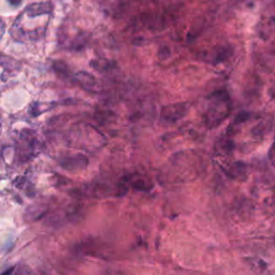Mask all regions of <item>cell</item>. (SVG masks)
<instances>
[{
  "label": "cell",
  "instance_id": "3957f363",
  "mask_svg": "<svg viewBox=\"0 0 275 275\" xmlns=\"http://www.w3.org/2000/svg\"><path fill=\"white\" fill-rule=\"evenodd\" d=\"M191 105L188 102H177L164 106L160 111V121L163 124L172 125L184 119L190 112Z\"/></svg>",
  "mask_w": 275,
  "mask_h": 275
},
{
  "label": "cell",
  "instance_id": "7a4b0ae2",
  "mask_svg": "<svg viewBox=\"0 0 275 275\" xmlns=\"http://www.w3.org/2000/svg\"><path fill=\"white\" fill-rule=\"evenodd\" d=\"M231 100L228 94L224 90H219L209 97L206 112L203 114V120L208 128H216L221 125L231 112Z\"/></svg>",
  "mask_w": 275,
  "mask_h": 275
},
{
  "label": "cell",
  "instance_id": "8992f818",
  "mask_svg": "<svg viewBox=\"0 0 275 275\" xmlns=\"http://www.w3.org/2000/svg\"><path fill=\"white\" fill-rule=\"evenodd\" d=\"M77 81L80 82V84L85 89H88L91 91H95L97 89V81L90 74L81 72L77 75Z\"/></svg>",
  "mask_w": 275,
  "mask_h": 275
},
{
  "label": "cell",
  "instance_id": "ba28073f",
  "mask_svg": "<svg viewBox=\"0 0 275 275\" xmlns=\"http://www.w3.org/2000/svg\"><path fill=\"white\" fill-rule=\"evenodd\" d=\"M218 146H219V152L225 155H230L233 152L234 143L231 139L227 137L218 141Z\"/></svg>",
  "mask_w": 275,
  "mask_h": 275
},
{
  "label": "cell",
  "instance_id": "30bf717a",
  "mask_svg": "<svg viewBox=\"0 0 275 275\" xmlns=\"http://www.w3.org/2000/svg\"><path fill=\"white\" fill-rule=\"evenodd\" d=\"M6 23L5 21L0 18V41H2V39L4 38L5 34H6Z\"/></svg>",
  "mask_w": 275,
  "mask_h": 275
},
{
  "label": "cell",
  "instance_id": "7c38bea8",
  "mask_svg": "<svg viewBox=\"0 0 275 275\" xmlns=\"http://www.w3.org/2000/svg\"><path fill=\"white\" fill-rule=\"evenodd\" d=\"M9 2L12 4V5H19L22 0H9Z\"/></svg>",
  "mask_w": 275,
  "mask_h": 275
},
{
  "label": "cell",
  "instance_id": "52a82bcc",
  "mask_svg": "<svg viewBox=\"0 0 275 275\" xmlns=\"http://www.w3.org/2000/svg\"><path fill=\"white\" fill-rule=\"evenodd\" d=\"M270 127H272L271 122L263 120V121H261L260 123H259L253 130H251V132H253L254 137L262 138L265 135V133L269 131Z\"/></svg>",
  "mask_w": 275,
  "mask_h": 275
},
{
  "label": "cell",
  "instance_id": "9c48e42d",
  "mask_svg": "<svg viewBox=\"0 0 275 275\" xmlns=\"http://www.w3.org/2000/svg\"><path fill=\"white\" fill-rule=\"evenodd\" d=\"M18 61L11 57H8L6 55H0V66L4 68H9L10 71L14 69H18Z\"/></svg>",
  "mask_w": 275,
  "mask_h": 275
},
{
  "label": "cell",
  "instance_id": "4fadbf2b",
  "mask_svg": "<svg viewBox=\"0 0 275 275\" xmlns=\"http://www.w3.org/2000/svg\"><path fill=\"white\" fill-rule=\"evenodd\" d=\"M0 132H2V117H0Z\"/></svg>",
  "mask_w": 275,
  "mask_h": 275
},
{
  "label": "cell",
  "instance_id": "8fae6325",
  "mask_svg": "<svg viewBox=\"0 0 275 275\" xmlns=\"http://www.w3.org/2000/svg\"><path fill=\"white\" fill-rule=\"evenodd\" d=\"M272 202L275 206V186L273 187V190H272Z\"/></svg>",
  "mask_w": 275,
  "mask_h": 275
},
{
  "label": "cell",
  "instance_id": "5b68a950",
  "mask_svg": "<svg viewBox=\"0 0 275 275\" xmlns=\"http://www.w3.org/2000/svg\"><path fill=\"white\" fill-rule=\"evenodd\" d=\"M226 174L234 179H244L246 176V166L243 162H232L224 168Z\"/></svg>",
  "mask_w": 275,
  "mask_h": 275
},
{
  "label": "cell",
  "instance_id": "277c9868",
  "mask_svg": "<svg viewBox=\"0 0 275 275\" xmlns=\"http://www.w3.org/2000/svg\"><path fill=\"white\" fill-rule=\"evenodd\" d=\"M128 184L131 185L135 190L140 192H148L153 188L152 180L150 178H147L145 176H141V175H133L123 180V183L121 184V190L125 193L127 192Z\"/></svg>",
  "mask_w": 275,
  "mask_h": 275
},
{
  "label": "cell",
  "instance_id": "6da1fadb",
  "mask_svg": "<svg viewBox=\"0 0 275 275\" xmlns=\"http://www.w3.org/2000/svg\"><path fill=\"white\" fill-rule=\"evenodd\" d=\"M51 3H37L29 5L15 20L11 28V36L15 41H37L45 35L52 15Z\"/></svg>",
  "mask_w": 275,
  "mask_h": 275
}]
</instances>
